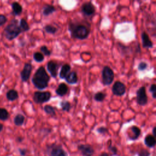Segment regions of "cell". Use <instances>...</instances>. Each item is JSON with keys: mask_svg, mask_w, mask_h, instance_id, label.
<instances>
[{"mask_svg": "<svg viewBox=\"0 0 156 156\" xmlns=\"http://www.w3.org/2000/svg\"><path fill=\"white\" fill-rule=\"evenodd\" d=\"M145 144L148 148H154L155 145V139L152 135H148L145 137Z\"/></svg>", "mask_w": 156, "mask_h": 156, "instance_id": "obj_19", "label": "cell"}, {"mask_svg": "<svg viewBox=\"0 0 156 156\" xmlns=\"http://www.w3.org/2000/svg\"><path fill=\"white\" fill-rule=\"evenodd\" d=\"M69 87L66 84L60 83L56 90V93L59 96H63L68 93Z\"/></svg>", "mask_w": 156, "mask_h": 156, "instance_id": "obj_14", "label": "cell"}, {"mask_svg": "<svg viewBox=\"0 0 156 156\" xmlns=\"http://www.w3.org/2000/svg\"><path fill=\"white\" fill-rule=\"evenodd\" d=\"M51 98L50 92H35L34 94L33 100L36 104H43L48 102Z\"/></svg>", "mask_w": 156, "mask_h": 156, "instance_id": "obj_6", "label": "cell"}, {"mask_svg": "<svg viewBox=\"0 0 156 156\" xmlns=\"http://www.w3.org/2000/svg\"><path fill=\"white\" fill-rule=\"evenodd\" d=\"M149 92L152 94V98L154 99L156 98V85L155 84H151L149 88Z\"/></svg>", "mask_w": 156, "mask_h": 156, "instance_id": "obj_32", "label": "cell"}, {"mask_svg": "<svg viewBox=\"0 0 156 156\" xmlns=\"http://www.w3.org/2000/svg\"><path fill=\"white\" fill-rule=\"evenodd\" d=\"M112 92L115 96H122L126 93V87L122 82L116 81L112 86Z\"/></svg>", "mask_w": 156, "mask_h": 156, "instance_id": "obj_8", "label": "cell"}, {"mask_svg": "<svg viewBox=\"0 0 156 156\" xmlns=\"http://www.w3.org/2000/svg\"><path fill=\"white\" fill-rule=\"evenodd\" d=\"M17 140H18V142H21L22 140H23V139H22L21 138H20V137H19V138L17 139Z\"/></svg>", "mask_w": 156, "mask_h": 156, "instance_id": "obj_41", "label": "cell"}, {"mask_svg": "<svg viewBox=\"0 0 156 156\" xmlns=\"http://www.w3.org/2000/svg\"><path fill=\"white\" fill-rule=\"evenodd\" d=\"M81 10L82 13L87 17L93 15L96 12V8L92 2H85L81 6Z\"/></svg>", "mask_w": 156, "mask_h": 156, "instance_id": "obj_9", "label": "cell"}, {"mask_svg": "<svg viewBox=\"0 0 156 156\" xmlns=\"http://www.w3.org/2000/svg\"><path fill=\"white\" fill-rule=\"evenodd\" d=\"M50 81V76L47 73L45 68L43 66H40L37 70L32 78L33 85L40 90H44L48 87Z\"/></svg>", "mask_w": 156, "mask_h": 156, "instance_id": "obj_2", "label": "cell"}, {"mask_svg": "<svg viewBox=\"0 0 156 156\" xmlns=\"http://www.w3.org/2000/svg\"><path fill=\"white\" fill-rule=\"evenodd\" d=\"M106 96V93L102 92H98L94 95V99L97 102H102L105 99Z\"/></svg>", "mask_w": 156, "mask_h": 156, "instance_id": "obj_27", "label": "cell"}, {"mask_svg": "<svg viewBox=\"0 0 156 156\" xmlns=\"http://www.w3.org/2000/svg\"><path fill=\"white\" fill-rule=\"evenodd\" d=\"M71 71V66L69 64H64L62 65L59 73V78L62 79H65Z\"/></svg>", "mask_w": 156, "mask_h": 156, "instance_id": "obj_16", "label": "cell"}, {"mask_svg": "<svg viewBox=\"0 0 156 156\" xmlns=\"http://www.w3.org/2000/svg\"><path fill=\"white\" fill-rule=\"evenodd\" d=\"M69 31L72 38L79 40H85L90 33V26L88 23L83 22L71 21L69 25Z\"/></svg>", "mask_w": 156, "mask_h": 156, "instance_id": "obj_1", "label": "cell"}, {"mask_svg": "<svg viewBox=\"0 0 156 156\" xmlns=\"http://www.w3.org/2000/svg\"><path fill=\"white\" fill-rule=\"evenodd\" d=\"M44 29L47 33L50 34H55L58 31V29L57 28L51 25H46L44 27Z\"/></svg>", "mask_w": 156, "mask_h": 156, "instance_id": "obj_26", "label": "cell"}, {"mask_svg": "<svg viewBox=\"0 0 156 156\" xmlns=\"http://www.w3.org/2000/svg\"><path fill=\"white\" fill-rule=\"evenodd\" d=\"M25 118L23 115L18 114L15 116V117L14 118V123L17 126H22L25 122Z\"/></svg>", "mask_w": 156, "mask_h": 156, "instance_id": "obj_24", "label": "cell"}, {"mask_svg": "<svg viewBox=\"0 0 156 156\" xmlns=\"http://www.w3.org/2000/svg\"><path fill=\"white\" fill-rule=\"evenodd\" d=\"M3 129V125L2 124L0 123V132H1Z\"/></svg>", "mask_w": 156, "mask_h": 156, "instance_id": "obj_40", "label": "cell"}, {"mask_svg": "<svg viewBox=\"0 0 156 156\" xmlns=\"http://www.w3.org/2000/svg\"><path fill=\"white\" fill-rule=\"evenodd\" d=\"M9 117V113L5 109L0 108V120H6Z\"/></svg>", "mask_w": 156, "mask_h": 156, "instance_id": "obj_28", "label": "cell"}, {"mask_svg": "<svg viewBox=\"0 0 156 156\" xmlns=\"http://www.w3.org/2000/svg\"><path fill=\"white\" fill-rule=\"evenodd\" d=\"M60 65L53 60H50L47 63V70L53 78H56L58 75V70Z\"/></svg>", "mask_w": 156, "mask_h": 156, "instance_id": "obj_11", "label": "cell"}, {"mask_svg": "<svg viewBox=\"0 0 156 156\" xmlns=\"http://www.w3.org/2000/svg\"><path fill=\"white\" fill-rule=\"evenodd\" d=\"M60 106L62 111L66 112H69L72 108V105L70 102L69 101H66V100L62 101L60 103Z\"/></svg>", "mask_w": 156, "mask_h": 156, "instance_id": "obj_21", "label": "cell"}, {"mask_svg": "<svg viewBox=\"0 0 156 156\" xmlns=\"http://www.w3.org/2000/svg\"><path fill=\"white\" fill-rule=\"evenodd\" d=\"M155 129H156L155 127H154L153 129H152V134H153L154 137H155V136H156V134H155Z\"/></svg>", "mask_w": 156, "mask_h": 156, "instance_id": "obj_38", "label": "cell"}, {"mask_svg": "<svg viewBox=\"0 0 156 156\" xmlns=\"http://www.w3.org/2000/svg\"><path fill=\"white\" fill-rule=\"evenodd\" d=\"M96 131L98 133H100V134H102V135H104L106 134V133H107L108 132V129L105 127H103V126H101V127H98L97 129H96Z\"/></svg>", "mask_w": 156, "mask_h": 156, "instance_id": "obj_33", "label": "cell"}, {"mask_svg": "<svg viewBox=\"0 0 156 156\" xmlns=\"http://www.w3.org/2000/svg\"><path fill=\"white\" fill-rule=\"evenodd\" d=\"M148 66V63H147L146 62H140V63L138 65L137 68H138V70H139V71H144V70H145L147 69Z\"/></svg>", "mask_w": 156, "mask_h": 156, "instance_id": "obj_31", "label": "cell"}, {"mask_svg": "<svg viewBox=\"0 0 156 156\" xmlns=\"http://www.w3.org/2000/svg\"><path fill=\"white\" fill-rule=\"evenodd\" d=\"M99 156H109V154H107L106 152H103V153H101Z\"/></svg>", "mask_w": 156, "mask_h": 156, "instance_id": "obj_39", "label": "cell"}, {"mask_svg": "<svg viewBox=\"0 0 156 156\" xmlns=\"http://www.w3.org/2000/svg\"><path fill=\"white\" fill-rule=\"evenodd\" d=\"M12 8L15 15H20L23 11V8L17 2H14L12 4Z\"/></svg>", "mask_w": 156, "mask_h": 156, "instance_id": "obj_20", "label": "cell"}, {"mask_svg": "<svg viewBox=\"0 0 156 156\" xmlns=\"http://www.w3.org/2000/svg\"><path fill=\"white\" fill-rule=\"evenodd\" d=\"M108 149L111 152V153L112 154V155L117 154L118 149H117V148L115 146H114L112 145H110L109 146V147H108Z\"/></svg>", "mask_w": 156, "mask_h": 156, "instance_id": "obj_34", "label": "cell"}, {"mask_svg": "<svg viewBox=\"0 0 156 156\" xmlns=\"http://www.w3.org/2000/svg\"><path fill=\"white\" fill-rule=\"evenodd\" d=\"M139 156H150V152L147 149H142L139 152Z\"/></svg>", "mask_w": 156, "mask_h": 156, "instance_id": "obj_35", "label": "cell"}, {"mask_svg": "<svg viewBox=\"0 0 156 156\" xmlns=\"http://www.w3.org/2000/svg\"><path fill=\"white\" fill-rule=\"evenodd\" d=\"M43 110L47 115L51 116V117H54L56 116V111L55 109L50 106V105H46L44 106L43 107Z\"/></svg>", "mask_w": 156, "mask_h": 156, "instance_id": "obj_22", "label": "cell"}, {"mask_svg": "<svg viewBox=\"0 0 156 156\" xmlns=\"http://www.w3.org/2000/svg\"><path fill=\"white\" fill-rule=\"evenodd\" d=\"M7 21V18L3 15H0V26H2L4 24H5Z\"/></svg>", "mask_w": 156, "mask_h": 156, "instance_id": "obj_36", "label": "cell"}, {"mask_svg": "<svg viewBox=\"0 0 156 156\" xmlns=\"http://www.w3.org/2000/svg\"><path fill=\"white\" fill-rule=\"evenodd\" d=\"M40 51L42 53L41 54L43 56H50L51 54V51L48 48V47L45 45H43L40 47Z\"/></svg>", "mask_w": 156, "mask_h": 156, "instance_id": "obj_30", "label": "cell"}, {"mask_svg": "<svg viewBox=\"0 0 156 156\" xmlns=\"http://www.w3.org/2000/svg\"><path fill=\"white\" fill-rule=\"evenodd\" d=\"M136 101L139 105L145 106L148 103V96L146 92V88L143 86L140 87L136 92Z\"/></svg>", "mask_w": 156, "mask_h": 156, "instance_id": "obj_7", "label": "cell"}, {"mask_svg": "<svg viewBox=\"0 0 156 156\" xmlns=\"http://www.w3.org/2000/svg\"><path fill=\"white\" fill-rule=\"evenodd\" d=\"M115 78L114 71L109 66H105L102 70V83L107 86L112 84Z\"/></svg>", "mask_w": 156, "mask_h": 156, "instance_id": "obj_5", "label": "cell"}, {"mask_svg": "<svg viewBox=\"0 0 156 156\" xmlns=\"http://www.w3.org/2000/svg\"><path fill=\"white\" fill-rule=\"evenodd\" d=\"M18 23V20L14 19L5 28L4 34L5 37L9 40H12L15 39L22 32V31Z\"/></svg>", "mask_w": 156, "mask_h": 156, "instance_id": "obj_3", "label": "cell"}, {"mask_svg": "<svg viewBox=\"0 0 156 156\" xmlns=\"http://www.w3.org/2000/svg\"><path fill=\"white\" fill-rule=\"evenodd\" d=\"M34 60L37 62H42L44 60V56L39 52H35L33 55Z\"/></svg>", "mask_w": 156, "mask_h": 156, "instance_id": "obj_29", "label": "cell"}, {"mask_svg": "<svg viewBox=\"0 0 156 156\" xmlns=\"http://www.w3.org/2000/svg\"><path fill=\"white\" fill-rule=\"evenodd\" d=\"M19 151H20V153L21 155H25L27 151H26V149H20Z\"/></svg>", "mask_w": 156, "mask_h": 156, "instance_id": "obj_37", "label": "cell"}, {"mask_svg": "<svg viewBox=\"0 0 156 156\" xmlns=\"http://www.w3.org/2000/svg\"><path fill=\"white\" fill-rule=\"evenodd\" d=\"M142 40V46L144 48H152L154 47L153 42L150 40L149 37L146 32L143 31L141 34Z\"/></svg>", "mask_w": 156, "mask_h": 156, "instance_id": "obj_13", "label": "cell"}, {"mask_svg": "<svg viewBox=\"0 0 156 156\" xmlns=\"http://www.w3.org/2000/svg\"><path fill=\"white\" fill-rule=\"evenodd\" d=\"M6 97L8 100L11 101H14L18 98V93L15 90H11L8 92L6 94Z\"/></svg>", "mask_w": 156, "mask_h": 156, "instance_id": "obj_23", "label": "cell"}, {"mask_svg": "<svg viewBox=\"0 0 156 156\" xmlns=\"http://www.w3.org/2000/svg\"><path fill=\"white\" fill-rule=\"evenodd\" d=\"M20 27L22 31V32H26L28 31L30 29V27L28 23V22L26 20L22 18L20 21Z\"/></svg>", "mask_w": 156, "mask_h": 156, "instance_id": "obj_25", "label": "cell"}, {"mask_svg": "<svg viewBox=\"0 0 156 156\" xmlns=\"http://www.w3.org/2000/svg\"><path fill=\"white\" fill-rule=\"evenodd\" d=\"M66 82L69 84H76L78 81V78L77 73L75 72H70V73L65 78Z\"/></svg>", "mask_w": 156, "mask_h": 156, "instance_id": "obj_17", "label": "cell"}, {"mask_svg": "<svg viewBox=\"0 0 156 156\" xmlns=\"http://www.w3.org/2000/svg\"><path fill=\"white\" fill-rule=\"evenodd\" d=\"M32 70V65L30 63H26L24 65V68L21 72L20 76L21 81L23 82H27L31 76Z\"/></svg>", "mask_w": 156, "mask_h": 156, "instance_id": "obj_10", "label": "cell"}, {"mask_svg": "<svg viewBox=\"0 0 156 156\" xmlns=\"http://www.w3.org/2000/svg\"><path fill=\"white\" fill-rule=\"evenodd\" d=\"M78 149L83 156H93L95 152L93 148L88 144L80 145L78 146Z\"/></svg>", "mask_w": 156, "mask_h": 156, "instance_id": "obj_12", "label": "cell"}, {"mask_svg": "<svg viewBox=\"0 0 156 156\" xmlns=\"http://www.w3.org/2000/svg\"><path fill=\"white\" fill-rule=\"evenodd\" d=\"M130 130L131 133H132V135L129 137V139L131 140H137L141 134L140 129L136 126H132L130 127Z\"/></svg>", "mask_w": 156, "mask_h": 156, "instance_id": "obj_15", "label": "cell"}, {"mask_svg": "<svg viewBox=\"0 0 156 156\" xmlns=\"http://www.w3.org/2000/svg\"><path fill=\"white\" fill-rule=\"evenodd\" d=\"M56 11V9L54 6L50 5H46L43 6L42 9V14L44 16L48 17L55 12Z\"/></svg>", "mask_w": 156, "mask_h": 156, "instance_id": "obj_18", "label": "cell"}, {"mask_svg": "<svg viewBox=\"0 0 156 156\" xmlns=\"http://www.w3.org/2000/svg\"><path fill=\"white\" fill-rule=\"evenodd\" d=\"M46 152L48 156H68V154L62 148V145L55 143L48 145Z\"/></svg>", "mask_w": 156, "mask_h": 156, "instance_id": "obj_4", "label": "cell"}]
</instances>
